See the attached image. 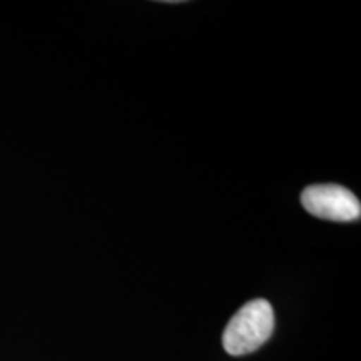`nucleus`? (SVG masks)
<instances>
[{"label": "nucleus", "mask_w": 361, "mask_h": 361, "mask_svg": "<svg viewBox=\"0 0 361 361\" xmlns=\"http://www.w3.org/2000/svg\"><path fill=\"white\" fill-rule=\"evenodd\" d=\"M274 331V311L269 301L252 300L229 319L223 335V346L229 355L252 353L269 340Z\"/></svg>", "instance_id": "obj_1"}, {"label": "nucleus", "mask_w": 361, "mask_h": 361, "mask_svg": "<svg viewBox=\"0 0 361 361\" xmlns=\"http://www.w3.org/2000/svg\"><path fill=\"white\" fill-rule=\"evenodd\" d=\"M305 209L316 218L351 223L361 216L360 200L350 189L338 184H314L301 194Z\"/></svg>", "instance_id": "obj_2"}]
</instances>
